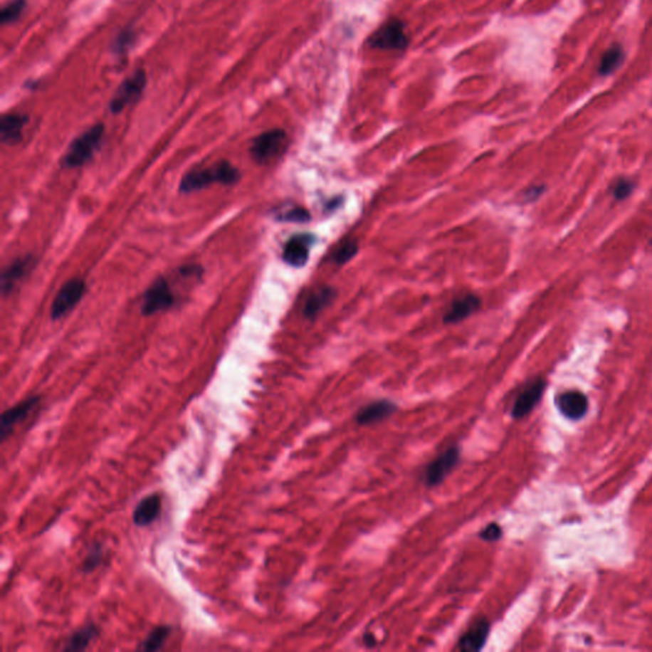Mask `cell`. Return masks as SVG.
<instances>
[{"label":"cell","mask_w":652,"mask_h":652,"mask_svg":"<svg viewBox=\"0 0 652 652\" xmlns=\"http://www.w3.org/2000/svg\"><path fill=\"white\" fill-rule=\"evenodd\" d=\"M241 174L237 167L228 161H219L204 169H194L189 171L180 182L179 189L184 194L195 193L211 186L213 184L233 185L238 182Z\"/></svg>","instance_id":"1"},{"label":"cell","mask_w":652,"mask_h":652,"mask_svg":"<svg viewBox=\"0 0 652 652\" xmlns=\"http://www.w3.org/2000/svg\"><path fill=\"white\" fill-rule=\"evenodd\" d=\"M105 135L103 124H96L87 129L73 140L67 153L63 157V166L67 169H78L90 162L100 149Z\"/></svg>","instance_id":"2"},{"label":"cell","mask_w":652,"mask_h":652,"mask_svg":"<svg viewBox=\"0 0 652 652\" xmlns=\"http://www.w3.org/2000/svg\"><path fill=\"white\" fill-rule=\"evenodd\" d=\"M287 147V134L282 129H272L258 135L250 145L255 162L266 164L279 157Z\"/></svg>","instance_id":"3"},{"label":"cell","mask_w":652,"mask_h":652,"mask_svg":"<svg viewBox=\"0 0 652 652\" xmlns=\"http://www.w3.org/2000/svg\"><path fill=\"white\" fill-rule=\"evenodd\" d=\"M145 85L147 73L143 69H140L119 85L115 95L110 101V111L112 114H120L127 106L137 102L143 95Z\"/></svg>","instance_id":"4"},{"label":"cell","mask_w":652,"mask_h":652,"mask_svg":"<svg viewBox=\"0 0 652 652\" xmlns=\"http://www.w3.org/2000/svg\"><path fill=\"white\" fill-rule=\"evenodd\" d=\"M87 285L83 279L74 278L68 280L61 287L58 295L55 296L54 303L51 305V317L53 320H59L61 317L70 314L74 308L78 306L83 300Z\"/></svg>","instance_id":"5"},{"label":"cell","mask_w":652,"mask_h":652,"mask_svg":"<svg viewBox=\"0 0 652 652\" xmlns=\"http://www.w3.org/2000/svg\"><path fill=\"white\" fill-rule=\"evenodd\" d=\"M174 303L175 295L171 290L169 282L166 279L159 278L154 280L148 287V290H145L142 303V314L144 316H152L158 312H163L172 307Z\"/></svg>","instance_id":"6"},{"label":"cell","mask_w":652,"mask_h":652,"mask_svg":"<svg viewBox=\"0 0 652 652\" xmlns=\"http://www.w3.org/2000/svg\"><path fill=\"white\" fill-rule=\"evenodd\" d=\"M371 46L381 50H404L408 45L404 24L400 21H390L374 32L369 40Z\"/></svg>","instance_id":"7"},{"label":"cell","mask_w":652,"mask_h":652,"mask_svg":"<svg viewBox=\"0 0 652 652\" xmlns=\"http://www.w3.org/2000/svg\"><path fill=\"white\" fill-rule=\"evenodd\" d=\"M460 459V450L458 446L450 447L445 453H441L437 459L433 460L424 471V482L429 487H435L442 483L445 478L453 471Z\"/></svg>","instance_id":"8"},{"label":"cell","mask_w":652,"mask_h":652,"mask_svg":"<svg viewBox=\"0 0 652 652\" xmlns=\"http://www.w3.org/2000/svg\"><path fill=\"white\" fill-rule=\"evenodd\" d=\"M38 403H40L38 396H30V398L26 399L19 404L14 405L12 408H9L8 411L1 414V417H0L1 418L0 419V437H1L3 441H6V438L12 435L16 426L28 417V414L36 408Z\"/></svg>","instance_id":"9"},{"label":"cell","mask_w":652,"mask_h":652,"mask_svg":"<svg viewBox=\"0 0 652 652\" xmlns=\"http://www.w3.org/2000/svg\"><path fill=\"white\" fill-rule=\"evenodd\" d=\"M314 243V236L310 233L292 236L284 245L283 260L290 266L301 268L307 263L310 250Z\"/></svg>","instance_id":"10"},{"label":"cell","mask_w":652,"mask_h":652,"mask_svg":"<svg viewBox=\"0 0 652 652\" xmlns=\"http://www.w3.org/2000/svg\"><path fill=\"white\" fill-rule=\"evenodd\" d=\"M33 265H35V259L32 255H27V256H22V258H19V259L14 260L12 261L9 265L4 268V270L1 272V293L6 296L12 292L17 285H19L21 280H23L27 274L33 269Z\"/></svg>","instance_id":"11"},{"label":"cell","mask_w":652,"mask_h":652,"mask_svg":"<svg viewBox=\"0 0 652 652\" xmlns=\"http://www.w3.org/2000/svg\"><path fill=\"white\" fill-rule=\"evenodd\" d=\"M545 387H547V382L543 379H537L532 381L530 385H527L513 404L512 417L520 419V418L527 416L535 408V405L540 401L545 391Z\"/></svg>","instance_id":"12"},{"label":"cell","mask_w":652,"mask_h":652,"mask_svg":"<svg viewBox=\"0 0 652 652\" xmlns=\"http://www.w3.org/2000/svg\"><path fill=\"white\" fill-rule=\"evenodd\" d=\"M480 306H482L480 298L471 293L455 298L443 316V321L446 324H456L460 321L466 320L471 315L475 314Z\"/></svg>","instance_id":"13"},{"label":"cell","mask_w":652,"mask_h":652,"mask_svg":"<svg viewBox=\"0 0 652 652\" xmlns=\"http://www.w3.org/2000/svg\"><path fill=\"white\" fill-rule=\"evenodd\" d=\"M28 124V116L23 114H6L0 119V140L3 144L14 145L23 137L24 127Z\"/></svg>","instance_id":"14"},{"label":"cell","mask_w":652,"mask_h":652,"mask_svg":"<svg viewBox=\"0 0 652 652\" xmlns=\"http://www.w3.org/2000/svg\"><path fill=\"white\" fill-rule=\"evenodd\" d=\"M558 408L564 417L569 419H580L589 411V400L585 394L580 391H567L562 394L557 400Z\"/></svg>","instance_id":"15"},{"label":"cell","mask_w":652,"mask_h":652,"mask_svg":"<svg viewBox=\"0 0 652 652\" xmlns=\"http://www.w3.org/2000/svg\"><path fill=\"white\" fill-rule=\"evenodd\" d=\"M161 508H162L161 495L157 493L147 495L134 510V524L138 526L151 525L152 522H154L159 516Z\"/></svg>","instance_id":"16"},{"label":"cell","mask_w":652,"mask_h":652,"mask_svg":"<svg viewBox=\"0 0 652 652\" xmlns=\"http://www.w3.org/2000/svg\"><path fill=\"white\" fill-rule=\"evenodd\" d=\"M396 411V405L390 400H377L374 403L363 406L362 409L357 413L356 421L358 424H374L380 422L382 419L391 416Z\"/></svg>","instance_id":"17"},{"label":"cell","mask_w":652,"mask_h":652,"mask_svg":"<svg viewBox=\"0 0 652 652\" xmlns=\"http://www.w3.org/2000/svg\"><path fill=\"white\" fill-rule=\"evenodd\" d=\"M490 626L487 621H479L474 623L470 629H468L466 634L461 636L459 640V650L461 651H479L483 648L487 638H488Z\"/></svg>","instance_id":"18"},{"label":"cell","mask_w":652,"mask_h":652,"mask_svg":"<svg viewBox=\"0 0 652 652\" xmlns=\"http://www.w3.org/2000/svg\"><path fill=\"white\" fill-rule=\"evenodd\" d=\"M335 297V290L332 287H322L308 297L303 308V314L308 319H315L324 308L327 307Z\"/></svg>","instance_id":"19"},{"label":"cell","mask_w":652,"mask_h":652,"mask_svg":"<svg viewBox=\"0 0 652 652\" xmlns=\"http://www.w3.org/2000/svg\"><path fill=\"white\" fill-rule=\"evenodd\" d=\"M98 634V629L93 623H90L87 624L85 627L75 631L74 633L69 637V640L67 641V645L64 647V650H68V651H80V650H85L87 647L90 646L92 641L95 640Z\"/></svg>","instance_id":"20"},{"label":"cell","mask_w":652,"mask_h":652,"mask_svg":"<svg viewBox=\"0 0 652 652\" xmlns=\"http://www.w3.org/2000/svg\"><path fill=\"white\" fill-rule=\"evenodd\" d=\"M624 58V53L621 45H613L611 48L605 51V54L601 58L600 65H599V73L601 75H609L616 70V68L621 65V63Z\"/></svg>","instance_id":"21"},{"label":"cell","mask_w":652,"mask_h":652,"mask_svg":"<svg viewBox=\"0 0 652 652\" xmlns=\"http://www.w3.org/2000/svg\"><path fill=\"white\" fill-rule=\"evenodd\" d=\"M171 634V627L169 626H158L151 631L148 637L143 641L140 650L143 651H157L164 645V642Z\"/></svg>","instance_id":"22"},{"label":"cell","mask_w":652,"mask_h":652,"mask_svg":"<svg viewBox=\"0 0 652 652\" xmlns=\"http://www.w3.org/2000/svg\"><path fill=\"white\" fill-rule=\"evenodd\" d=\"M275 218L278 221H284V222H298V224H301V222H308L311 216L305 208L297 206H287L277 211Z\"/></svg>","instance_id":"23"},{"label":"cell","mask_w":652,"mask_h":652,"mask_svg":"<svg viewBox=\"0 0 652 652\" xmlns=\"http://www.w3.org/2000/svg\"><path fill=\"white\" fill-rule=\"evenodd\" d=\"M26 9V0H13L3 6L0 12V23L9 24L16 22Z\"/></svg>","instance_id":"24"},{"label":"cell","mask_w":652,"mask_h":652,"mask_svg":"<svg viewBox=\"0 0 652 652\" xmlns=\"http://www.w3.org/2000/svg\"><path fill=\"white\" fill-rule=\"evenodd\" d=\"M358 253V245L356 241H347L334 253L332 260L338 265H345L349 260L353 259Z\"/></svg>","instance_id":"25"},{"label":"cell","mask_w":652,"mask_h":652,"mask_svg":"<svg viewBox=\"0 0 652 652\" xmlns=\"http://www.w3.org/2000/svg\"><path fill=\"white\" fill-rule=\"evenodd\" d=\"M634 182L629 177H621L611 185V194L616 200H626L633 193Z\"/></svg>","instance_id":"26"},{"label":"cell","mask_w":652,"mask_h":652,"mask_svg":"<svg viewBox=\"0 0 652 652\" xmlns=\"http://www.w3.org/2000/svg\"><path fill=\"white\" fill-rule=\"evenodd\" d=\"M103 559V550L100 544H95L83 562V571L92 572L95 568L101 564Z\"/></svg>","instance_id":"27"},{"label":"cell","mask_w":652,"mask_h":652,"mask_svg":"<svg viewBox=\"0 0 652 652\" xmlns=\"http://www.w3.org/2000/svg\"><path fill=\"white\" fill-rule=\"evenodd\" d=\"M135 41V32L133 30H124L114 43V50L117 54H125L129 48H132Z\"/></svg>","instance_id":"28"},{"label":"cell","mask_w":652,"mask_h":652,"mask_svg":"<svg viewBox=\"0 0 652 652\" xmlns=\"http://www.w3.org/2000/svg\"><path fill=\"white\" fill-rule=\"evenodd\" d=\"M502 527L498 525L497 522H492L489 524L488 526H485L483 530L479 534V537H482L485 542H495L498 539L502 537Z\"/></svg>","instance_id":"29"},{"label":"cell","mask_w":652,"mask_h":652,"mask_svg":"<svg viewBox=\"0 0 652 652\" xmlns=\"http://www.w3.org/2000/svg\"><path fill=\"white\" fill-rule=\"evenodd\" d=\"M545 191V186L543 185H537V186H532L530 189H527L525 193V199L526 200H537V198L542 196V194Z\"/></svg>","instance_id":"30"},{"label":"cell","mask_w":652,"mask_h":652,"mask_svg":"<svg viewBox=\"0 0 652 652\" xmlns=\"http://www.w3.org/2000/svg\"><path fill=\"white\" fill-rule=\"evenodd\" d=\"M363 641H364V643H366L367 646L374 647V645H376V640H374V634H371V633L364 634V637H363Z\"/></svg>","instance_id":"31"},{"label":"cell","mask_w":652,"mask_h":652,"mask_svg":"<svg viewBox=\"0 0 652 652\" xmlns=\"http://www.w3.org/2000/svg\"><path fill=\"white\" fill-rule=\"evenodd\" d=\"M650 245H651L652 246V238H651V241H650Z\"/></svg>","instance_id":"32"}]
</instances>
